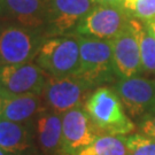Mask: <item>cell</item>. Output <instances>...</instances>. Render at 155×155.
I'll return each instance as SVG.
<instances>
[{"label": "cell", "instance_id": "obj_1", "mask_svg": "<svg viewBox=\"0 0 155 155\" xmlns=\"http://www.w3.org/2000/svg\"><path fill=\"white\" fill-rule=\"evenodd\" d=\"M83 108L100 134L127 136L134 131V123L114 89L100 86L91 92Z\"/></svg>", "mask_w": 155, "mask_h": 155}, {"label": "cell", "instance_id": "obj_4", "mask_svg": "<svg viewBox=\"0 0 155 155\" xmlns=\"http://www.w3.org/2000/svg\"><path fill=\"white\" fill-rule=\"evenodd\" d=\"M46 38L40 30L8 24L0 28V64L32 62Z\"/></svg>", "mask_w": 155, "mask_h": 155}, {"label": "cell", "instance_id": "obj_15", "mask_svg": "<svg viewBox=\"0 0 155 155\" xmlns=\"http://www.w3.org/2000/svg\"><path fill=\"white\" fill-rule=\"evenodd\" d=\"M35 143L32 123L12 122L0 118V148L11 155H23Z\"/></svg>", "mask_w": 155, "mask_h": 155}, {"label": "cell", "instance_id": "obj_2", "mask_svg": "<svg viewBox=\"0 0 155 155\" xmlns=\"http://www.w3.org/2000/svg\"><path fill=\"white\" fill-rule=\"evenodd\" d=\"M33 61L50 77L66 78L76 76L81 62L77 39L70 36L45 38Z\"/></svg>", "mask_w": 155, "mask_h": 155}, {"label": "cell", "instance_id": "obj_23", "mask_svg": "<svg viewBox=\"0 0 155 155\" xmlns=\"http://www.w3.org/2000/svg\"><path fill=\"white\" fill-rule=\"evenodd\" d=\"M0 155H7V153H6L5 150H2L1 148H0Z\"/></svg>", "mask_w": 155, "mask_h": 155}, {"label": "cell", "instance_id": "obj_8", "mask_svg": "<svg viewBox=\"0 0 155 155\" xmlns=\"http://www.w3.org/2000/svg\"><path fill=\"white\" fill-rule=\"evenodd\" d=\"M131 17L121 6L97 5L75 28V35L111 40L130 23Z\"/></svg>", "mask_w": 155, "mask_h": 155}, {"label": "cell", "instance_id": "obj_24", "mask_svg": "<svg viewBox=\"0 0 155 155\" xmlns=\"http://www.w3.org/2000/svg\"><path fill=\"white\" fill-rule=\"evenodd\" d=\"M2 1H4V0H0V8H1V5H2Z\"/></svg>", "mask_w": 155, "mask_h": 155}, {"label": "cell", "instance_id": "obj_21", "mask_svg": "<svg viewBox=\"0 0 155 155\" xmlns=\"http://www.w3.org/2000/svg\"><path fill=\"white\" fill-rule=\"evenodd\" d=\"M97 5H108V6H122L123 0H94Z\"/></svg>", "mask_w": 155, "mask_h": 155}, {"label": "cell", "instance_id": "obj_18", "mask_svg": "<svg viewBox=\"0 0 155 155\" xmlns=\"http://www.w3.org/2000/svg\"><path fill=\"white\" fill-rule=\"evenodd\" d=\"M121 7L132 18L147 22L155 18V0H123Z\"/></svg>", "mask_w": 155, "mask_h": 155}, {"label": "cell", "instance_id": "obj_3", "mask_svg": "<svg viewBox=\"0 0 155 155\" xmlns=\"http://www.w3.org/2000/svg\"><path fill=\"white\" fill-rule=\"evenodd\" d=\"M75 37L79 45L81 54L77 77L94 87L117 76L110 40L82 35H75Z\"/></svg>", "mask_w": 155, "mask_h": 155}, {"label": "cell", "instance_id": "obj_10", "mask_svg": "<svg viewBox=\"0 0 155 155\" xmlns=\"http://www.w3.org/2000/svg\"><path fill=\"white\" fill-rule=\"evenodd\" d=\"M99 134L83 107L62 114V155H76Z\"/></svg>", "mask_w": 155, "mask_h": 155}, {"label": "cell", "instance_id": "obj_20", "mask_svg": "<svg viewBox=\"0 0 155 155\" xmlns=\"http://www.w3.org/2000/svg\"><path fill=\"white\" fill-rule=\"evenodd\" d=\"M140 133L155 139V111L144 116L139 121Z\"/></svg>", "mask_w": 155, "mask_h": 155}, {"label": "cell", "instance_id": "obj_12", "mask_svg": "<svg viewBox=\"0 0 155 155\" xmlns=\"http://www.w3.org/2000/svg\"><path fill=\"white\" fill-rule=\"evenodd\" d=\"M0 17L31 30L45 28V1L44 0H4L0 8Z\"/></svg>", "mask_w": 155, "mask_h": 155}, {"label": "cell", "instance_id": "obj_17", "mask_svg": "<svg viewBox=\"0 0 155 155\" xmlns=\"http://www.w3.org/2000/svg\"><path fill=\"white\" fill-rule=\"evenodd\" d=\"M76 155H129L127 137L116 134H99L87 147Z\"/></svg>", "mask_w": 155, "mask_h": 155}, {"label": "cell", "instance_id": "obj_9", "mask_svg": "<svg viewBox=\"0 0 155 155\" xmlns=\"http://www.w3.org/2000/svg\"><path fill=\"white\" fill-rule=\"evenodd\" d=\"M114 90L130 117L141 120L155 111V79L138 75L120 78Z\"/></svg>", "mask_w": 155, "mask_h": 155}, {"label": "cell", "instance_id": "obj_16", "mask_svg": "<svg viewBox=\"0 0 155 155\" xmlns=\"http://www.w3.org/2000/svg\"><path fill=\"white\" fill-rule=\"evenodd\" d=\"M137 32L140 46L143 72L155 74V32L150 21H141L137 18L130 20Z\"/></svg>", "mask_w": 155, "mask_h": 155}, {"label": "cell", "instance_id": "obj_13", "mask_svg": "<svg viewBox=\"0 0 155 155\" xmlns=\"http://www.w3.org/2000/svg\"><path fill=\"white\" fill-rule=\"evenodd\" d=\"M35 141L44 155H62V115L46 109L32 122Z\"/></svg>", "mask_w": 155, "mask_h": 155}, {"label": "cell", "instance_id": "obj_7", "mask_svg": "<svg viewBox=\"0 0 155 155\" xmlns=\"http://www.w3.org/2000/svg\"><path fill=\"white\" fill-rule=\"evenodd\" d=\"M46 38L75 30L95 6L94 0H44Z\"/></svg>", "mask_w": 155, "mask_h": 155}, {"label": "cell", "instance_id": "obj_22", "mask_svg": "<svg viewBox=\"0 0 155 155\" xmlns=\"http://www.w3.org/2000/svg\"><path fill=\"white\" fill-rule=\"evenodd\" d=\"M150 23L152 24V28H153V30H154V32H155V18L152 20V21H150Z\"/></svg>", "mask_w": 155, "mask_h": 155}, {"label": "cell", "instance_id": "obj_6", "mask_svg": "<svg viewBox=\"0 0 155 155\" xmlns=\"http://www.w3.org/2000/svg\"><path fill=\"white\" fill-rule=\"evenodd\" d=\"M92 86L77 76L66 78L50 77L41 92L47 109L58 114L83 107Z\"/></svg>", "mask_w": 155, "mask_h": 155}, {"label": "cell", "instance_id": "obj_19", "mask_svg": "<svg viewBox=\"0 0 155 155\" xmlns=\"http://www.w3.org/2000/svg\"><path fill=\"white\" fill-rule=\"evenodd\" d=\"M129 155H155V139L136 133L127 137Z\"/></svg>", "mask_w": 155, "mask_h": 155}, {"label": "cell", "instance_id": "obj_5", "mask_svg": "<svg viewBox=\"0 0 155 155\" xmlns=\"http://www.w3.org/2000/svg\"><path fill=\"white\" fill-rule=\"evenodd\" d=\"M50 76L35 62L0 64V97L41 94Z\"/></svg>", "mask_w": 155, "mask_h": 155}, {"label": "cell", "instance_id": "obj_14", "mask_svg": "<svg viewBox=\"0 0 155 155\" xmlns=\"http://www.w3.org/2000/svg\"><path fill=\"white\" fill-rule=\"evenodd\" d=\"M47 109L41 94L28 93L14 97H0V118L30 124L41 111Z\"/></svg>", "mask_w": 155, "mask_h": 155}, {"label": "cell", "instance_id": "obj_11", "mask_svg": "<svg viewBox=\"0 0 155 155\" xmlns=\"http://www.w3.org/2000/svg\"><path fill=\"white\" fill-rule=\"evenodd\" d=\"M110 43L114 67L118 77H132L143 72L138 36L131 22L123 29L122 32L111 39Z\"/></svg>", "mask_w": 155, "mask_h": 155}]
</instances>
